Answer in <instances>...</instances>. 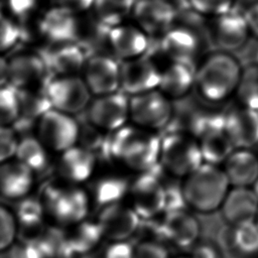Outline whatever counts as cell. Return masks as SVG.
<instances>
[{
    "label": "cell",
    "instance_id": "cell-1",
    "mask_svg": "<svg viewBox=\"0 0 258 258\" xmlns=\"http://www.w3.org/2000/svg\"><path fill=\"white\" fill-rule=\"evenodd\" d=\"M160 141L157 132L126 124L108 135L106 158L134 172H146L159 163Z\"/></svg>",
    "mask_w": 258,
    "mask_h": 258
},
{
    "label": "cell",
    "instance_id": "cell-2",
    "mask_svg": "<svg viewBox=\"0 0 258 258\" xmlns=\"http://www.w3.org/2000/svg\"><path fill=\"white\" fill-rule=\"evenodd\" d=\"M241 72L239 60L231 52L217 50L197 67L195 87L205 101L221 103L235 94Z\"/></svg>",
    "mask_w": 258,
    "mask_h": 258
},
{
    "label": "cell",
    "instance_id": "cell-3",
    "mask_svg": "<svg viewBox=\"0 0 258 258\" xmlns=\"http://www.w3.org/2000/svg\"><path fill=\"white\" fill-rule=\"evenodd\" d=\"M181 186L187 208L202 214L220 210L231 188L223 168L205 162L183 178Z\"/></svg>",
    "mask_w": 258,
    "mask_h": 258
},
{
    "label": "cell",
    "instance_id": "cell-4",
    "mask_svg": "<svg viewBox=\"0 0 258 258\" xmlns=\"http://www.w3.org/2000/svg\"><path fill=\"white\" fill-rule=\"evenodd\" d=\"M204 163L199 140L184 130H172L161 137L159 166L176 178H185Z\"/></svg>",
    "mask_w": 258,
    "mask_h": 258
},
{
    "label": "cell",
    "instance_id": "cell-5",
    "mask_svg": "<svg viewBox=\"0 0 258 258\" xmlns=\"http://www.w3.org/2000/svg\"><path fill=\"white\" fill-rule=\"evenodd\" d=\"M45 216L55 225L71 228L88 219L90 197L79 186L48 185L40 197Z\"/></svg>",
    "mask_w": 258,
    "mask_h": 258
},
{
    "label": "cell",
    "instance_id": "cell-6",
    "mask_svg": "<svg viewBox=\"0 0 258 258\" xmlns=\"http://www.w3.org/2000/svg\"><path fill=\"white\" fill-rule=\"evenodd\" d=\"M173 101L158 89L129 97L131 124L158 132L167 127L174 116Z\"/></svg>",
    "mask_w": 258,
    "mask_h": 258
},
{
    "label": "cell",
    "instance_id": "cell-7",
    "mask_svg": "<svg viewBox=\"0 0 258 258\" xmlns=\"http://www.w3.org/2000/svg\"><path fill=\"white\" fill-rule=\"evenodd\" d=\"M127 197L129 206L141 220L154 219L164 213L165 185L152 170L136 175L130 182Z\"/></svg>",
    "mask_w": 258,
    "mask_h": 258
},
{
    "label": "cell",
    "instance_id": "cell-8",
    "mask_svg": "<svg viewBox=\"0 0 258 258\" xmlns=\"http://www.w3.org/2000/svg\"><path fill=\"white\" fill-rule=\"evenodd\" d=\"M51 108L73 115L88 108L91 92L79 76H53L44 86Z\"/></svg>",
    "mask_w": 258,
    "mask_h": 258
},
{
    "label": "cell",
    "instance_id": "cell-9",
    "mask_svg": "<svg viewBox=\"0 0 258 258\" xmlns=\"http://www.w3.org/2000/svg\"><path fill=\"white\" fill-rule=\"evenodd\" d=\"M131 16L149 37H160L175 24L177 8L171 0H136Z\"/></svg>",
    "mask_w": 258,
    "mask_h": 258
},
{
    "label": "cell",
    "instance_id": "cell-10",
    "mask_svg": "<svg viewBox=\"0 0 258 258\" xmlns=\"http://www.w3.org/2000/svg\"><path fill=\"white\" fill-rule=\"evenodd\" d=\"M161 68L149 54L122 60L120 63V91L127 96L146 93L158 88Z\"/></svg>",
    "mask_w": 258,
    "mask_h": 258
},
{
    "label": "cell",
    "instance_id": "cell-11",
    "mask_svg": "<svg viewBox=\"0 0 258 258\" xmlns=\"http://www.w3.org/2000/svg\"><path fill=\"white\" fill-rule=\"evenodd\" d=\"M37 132L45 147L62 152L78 141L79 122L72 115L50 109L37 122Z\"/></svg>",
    "mask_w": 258,
    "mask_h": 258
},
{
    "label": "cell",
    "instance_id": "cell-12",
    "mask_svg": "<svg viewBox=\"0 0 258 258\" xmlns=\"http://www.w3.org/2000/svg\"><path fill=\"white\" fill-rule=\"evenodd\" d=\"M86 117L101 130L114 132L129 120V96L121 91L98 96L89 104Z\"/></svg>",
    "mask_w": 258,
    "mask_h": 258
},
{
    "label": "cell",
    "instance_id": "cell-13",
    "mask_svg": "<svg viewBox=\"0 0 258 258\" xmlns=\"http://www.w3.org/2000/svg\"><path fill=\"white\" fill-rule=\"evenodd\" d=\"M159 52L167 61L192 62L202 48V38L195 26L178 23L160 36Z\"/></svg>",
    "mask_w": 258,
    "mask_h": 258
},
{
    "label": "cell",
    "instance_id": "cell-14",
    "mask_svg": "<svg viewBox=\"0 0 258 258\" xmlns=\"http://www.w3.org/2000/svg\"><path fill=\"white\" fill-rule=\"evenodd\" d=\"M105 240L109 242L128 241L139 231L141 219L134 210L123 203L100 208L95 220Z\"/></svg>",
    "mask_w": 258,
    "mask_h": 258
},
{
    "label": "cell",
    "instance_id": "cell-15",
    "mask_svg": "<svg viewBox=\"0 0 258 258\" xmlns=\"http://www.w3.org/2000/svg\"><path fill=\"white\" fill-rule=\"evenodd\" d=\"M210 36L219 50L232 52L246 44L250 34L244 11L235 9L212 17Z\"/></svg>",
    "mask_w": 258,
    "mask_h": 258
},
{
    "label": "cell",
    "instance_id": "cell-16",
    "mask_svg": "<svg viewBox=\"0 0 258 258\" xmlns=\"http://www.w3.org/2000/svg\"><path fill=\"white\" fill-rule=\"evenodd\" d=\"M83 71L91 93L103 96L120 91V62L114 56L93 54L88 57Z\"/></svg>",
    "mask_w": 258,
    "mask_h": 258
},
{
    "label": "cell",
    "instance_id": "cell-17",
    "mask_svg": "<svg viewBox=\"0 0 258 258\" xmlns=\"http://www.w3.org/2000/svg\"><path fill=\"white\" fill-rule=\"evenodd\" d=\"M51 77L39 53H20L8 60V84L16 90L44 88Z\"/></svg>",
    "mask_w": 258,
    "mask_h": 258
},
{
    "label": "cell",
    "instance_id": "cell-18",
    "mask_svg": "<svg viewBox=\"0 0 258 258\" xmlns=\"http://www.w3.org/2000/svg\"><path fill=\"white\" fill-rule=\"evenodd\" d=\"M162 242H167L179 249H190L201 235V225L196 216L180 210L164 213L160 219Z\"/></svg>",
    "mask_w": 258,
    "mask_h": 258
},
{
    "label": "cell",
    "instance_id": "cell-19",
    "mask_svg": "<svg viewBox=\"0 0 258 258\" xmlns=\"http://www.w3.org/2000/svg\"><path fill=\"white\" fill-rule=\"evenodd\" d=\"M38 53L52 77L77 75L84 69L89 57L84 48L76 41L49 43Z\"/></svg>",
    "mask_w": 258,
    "mask_h": 258
},
{
    "label": "cell",
    "instance_id": "cell-20",
    "mask_svg": "<svg viewBox=\"0 0 258 258\" xmlns=\"http://www.w3.org/2000/svg\"><path fill=\"white\" fill-rule=\"evenodd\" d=\"M149 36L135 23H121L110 29L108 46L122 60L142 56L148 52Z\"/></svg>",
    "mask_w": 258,
    "mask_h": 258
},
{
    "label": "cell",
    "instance_id": "cell-21",
    "mask_svg": "<svg viewBox=\"0 0 258 258\" xmlns=\"http://www.w3.org/2000/svg\"><path fill=\"white\" fill-rule=\"evenodd\" d=\"M225 132L235 148H251L258 143V111L242 105L225 112Z\"/></svg>",
    "mask_w": 258,
    "mask_h": 258
},
{
    "label": "cell",
    "instance_id": "cell-22",
    "mask_svg": "<svg viewBox=\"0 0 258 258\" xmlns=\"http://www.w3.org/2000/svg\"><path fill=\"white\" fill-rule=\"evenodd\" d=\"M39 30L49 43L77 41L80 23L76 13L54 5L42 15L39 21Z\"/></svg>",
    "mask_w": 258,
    "mask_h": 258
},
{
    "label": "cell",
    "instance_id": "cell-23",
    "mask_svg": "<svg viewBox=\"0 0 258 258\" xmlns=\"http://www.w3.org/2000/svg\"><path fill=\"white\" fill-rule=\"evenodd\" d=\"M221 212L228 225H239L256 220L258 197L249 186H233L229 189Z\"/></svg>",
    "mask_w": 258,
    "mask_h": 258
},
{
    "label": "cell",
    "instance_id": "cell-24",
    "mask_svg": "<svg viewBox=\"0 0 258 258\" xmlns=\"http://www.w3.org/2000/svg\"><path fill=\"white\" fill-rule=\"evenodd\" d=\"M197 67L192 62L167 61L161 68L158 90L171 101H179L187 96L196 82Z\"/></svg>",
    "mask_w": 258,
    "mask_h": 258
},
{
    "label": "cell",
    "instance_id": "cell-25",
    "mask_svg": "<svg viewBox=\"0 0 258 258\" xmlns=\"http://www.w3.org/2000/svg\"><path fill=\"white\" fill-rule=\"evenodd\" d=\"M33 185V171L20 161L0 163V195L19 201L27 196Z\"/></svg>",
    "mask_w": 258,
    "mask_h": 258
},
{
    "label": "cell",
    "instance_id": "cell-26",
    "mask_svg": "<svg viewBox=\"0 0 258 258\" xmlns=\"http://www.w3.org/2000/svg\"><path fill=\"white\" fill-rule=\"evenodd\" d=\"M19 98V115L13 124V130L26 133L29 128L51 108L44 88L17 90Z\"/></svg>",
    "mask_w": 258,
    "mask_h": 258
},
{
    "label": "cell",
    "instance_id": "cell-27",
    "mask_svg": "<svg viewBox=\"0 0 258 258\" xmlns=\"http://www.w3.org/2000/svg\"><path fill=\"white\" fill-rule=\"evenodd\" d=\"M232 186H249L258 178V155L250 148H236L223 163Z\"/></svg>",
    "mask_w": 258,
    "mask_h": 258
},
{
    "label": "cell",
    "instance_id": "cell-28",
    "mask_svg": "<svg viewBox=\"0 0 258 258\" xmlns=\"http://www.w3.org/2000/svg\"><path fill=\"white\" fill-rule=\"evenodd\" d=\"M221 246L244 257L258 255V225L255 221L228 225L221 234Z\"/></svg>",
    "mask_w": 258,
    "mask_h": 258
},
{
    "label": "cell",
    "instance_id": "cell-29",
    "mask_svg": "<svg viewBox=\"0 0 258 258\" xmlns=\"http://www.w3.org/2000/svg\"><path fill=\"white\" fill-rule=\"evenodd\" d=\"M97 156L82 146H72L62 151L59 160L60 174L71 182L79 183L87 180L96 164Z\"/></svg>",
    "mask_w": 258,
    "mask_h": 258
},
{
    "label": "cell",
    "instance_id": "cell-30",
    "mask_svg": "<svg viewBox=\"0 0 258 258\" xmlns=\"http://www.w3.org/2000/svg\"><path fill=\"white\" fill-rule=\"evenodd\" d=\"M69 229H71L69 236L64 239L69 254L86 255L97 248L101 241L104 240L96 221L87 219Z\"/></svg>",
    "mask_w": 258,
    "mask_h": 258
},
{
    "label": "cell",
    "instance_id": "cell-31",
    "mask_svg": "<svg viewBox=\"0 0 258 258\" xmlns=\"http://www.w3.org/2000/svg\"><path fill=\"white\" fill-rule=\"evenodd\" d=\"M130 182L120 174H109L98 179L93 186V199L100 208L122 203L128 196Z\"/></svg>",
    "mask_w": 258,
    "mask_h": 258
},
{
    "label": "cell",
    "instance_id": "cell-32",
    "mask_svg": "<svg viewBox=\"0 0 258 258\" xmlns=\"http://www.w3.org/2000/svg\"><path fill=\"white\" fill-rule=\"evenodd\" d=\"M198 140L204 162L213 165L223 164L236 149L225 130L207 133Z\"/></svg>",
    "mask_w": 258,
    "mask_h": 258
},
{
    "label": "cell",
    "instance_id": "cell-33",
    "mask_svg": "<svg viewBox=\"0 0 258 258\" xmlns=\"http://www.w3.org/2000/svg\"><path fill=\"white\" fill-rule=\"evenodd\" d=\"M218 130H225V112L212 108H198L192 111L184 129L197 139Z\"/></svg>",
    "mask_w": 258,
    "mask_h": 258
},
{
    "label": "cell",
    "instance_id": "cell-34",
    "mask_svg": "<svg viewBox=\"0 0 258 258\" xmlns=\"http://www.w3.org/2000/svg\"><path fill=\"white\" fill-rule=\"evenodd\" d=\"M136 0H94L95 18L109 27L124 23L131 16Z\"/></svg>",
    "mask_w": 258,
    "mask_h": 258
},
{
    "label": "cell",
    "instance_id": "cell-35",
    "mask_svg": "<svg viewBox=\"0 0 258 258\" xmlns=\"http://www.w3.org/2000/svg\"><path fill=\"white\" fill-rule=\"evenodd\" d=\"M45 148L38 138L25 135L17 142L15 156L18 161L26 165L33 172L41 171L48 162Z\"/></svg>",
    "mask_w": 258,
    "mask_h": 258
},
{
    "label": "cell",
    "instance_id": "cell-36",
    "mask_svg": "<svg viewBox=\"0 0 258 258\" xmlns=\"http://www.w3.org/2000/svg\"><path fill=\"white\" fill-rule=\"evenodd\" d=\"M235 95L240 105L258 111V64L242 68Z\"/></svg>",
    "mask_w": 258,
    "mask_h": 258
},
{
    "label": "cell",
    "instance_id": "cell-37",
    "mask_svg": "<svg viewBox=\"0 0 258 258\" xmlns=\"http://www.w3.org/2000/svg\"><path fill=\"white\" fill-rule=\"evenodd\" d=\"M17 202V208L14 214L19 226V231L21 229L32 231L40 227L45 217L40 199L27 196Z\"/></svg>",
    "mask_w": 258,
    "mask_h": 258
},
{
    "label": "cell",
    "instance_id": "cell-38",
    "mask_svg": "<svg viewBox=\"0 0 258 258\" xmlns=\"http://www.w3.org/2000/svg\"><path fill=\"white\" fill-rule=\"evenodd\" d=\"M102 131L86 118L82 123L79 122L78 141H80V146L90 150L97 157L106 158L108 135H104Z\"/></svg>",
    "mask_w": 258,
    "mask_h": 258
},
{
    "label": "cell",
    "instance_id": "cell-39",
    "mask_svg": "<svg viewBox=\"0 0 258 258\" xmlns=\"http://www.w3.org/2000/svg\"><path fill=\"white\" fill-rule=\"evenodd\" d=\"M19 115L17 90L7 84L0 88V126L13 125Z\"/></svg>",
    "mask_w": 258,
    "mask_h": 258
},
{
    "label": "cell",
    "instance_id": "cell-40",
    "mask_svg": "<svg viewBox=\"0 0 258 258\" xmlns=\"http://www.w3.org/2000/svg\"><path fill=\"white\" fill-rule=\"evenodd\" d=\"M19 234V226L13 211L0 205V253L9 250Z\"/></svg>",
    "mask_w": 258,
    "mask_h": 258
},
{
    "label": "cell",
    "instance_id": "cell-41",
    "mask_svg": "<svg viewBox=\"0 0 258 258\" xmlns=\"http://www.w3.org/2000/svg\"><path fill=\"white\" fill-rule=\"evenodd\" d=\"M189 7L202 16L215 17L230 11L235 0H187Z\"/></svg>",
    "mask_w": 258,
    "mask_h": 258
},
{
    "label": "cell",
    "instance_id": "cell-42",
    "mask_svg": "<svg viewBox=\"0 0 258 258\" xmlns=\"http://www.w3.org/2000/svg\"><path fill=\"white\" fill-rule=\"evenodd\" d=\"M20 36L19 27L0 11V52L11 48Z\"/></svg>",
    "mask_w": 258,
    "mask_h": 258
},
{
    "label": "cell",
    "instance_id": "cell-43",
    "mask_svg": "<svg viewBox=\"0 0 258 258\" xmlns=\"http://www.w3.org/2000/svg\"><path fill=\"white\" fill-rule=\"evenodd\" d=\"M134 258H170L167 248L160 242L144 240L134 248Z\"/></svg>",
    "mask_w": 258,
    "mask_h": 258
},
{
    "label": "cell",
    "instance_id": "cell-44",
    "mask_svg": "<svg viewBox=\"0 0 258 258\" xmlns=\"http://www.w3.org/2000/svg\"><path fill=\"white\" fill-rule=\"evenodd\" d=\"M15 131L8 126H0V163L7 161L15 155L17 146Z\"/></svg>",
    "mask_w": 258,
    "mask_h": 258
},
{
    "label": "cell",
    "instance_id": "cell-45",
    "mask_svg": "<svg viewBox=\"0 0 258 258\" xmlns=\"http://www.w3.org/2000/svg\"><path fill=\"white\" fill-rule=\"evenodd\" d=\"M186 207L187 205L185 202L181 184L180 185L172 184V185L165 186L164 213L185 210Z\"/></svg>",
    "mask_w": 258,
    "mask_h": 258
},
{
    "label": "cell",
    "instance_id": "cell-46",
    "mask_svg": "<svg viewBox=\"0 0 258 258\" xmlns=\"http://www.w3.org/2000/svg\"><path fill=\"white\" fill-rule=\"evenodd\" d=\"M221 246L210 241H198L190 249L191 258H222Z\"/></svg>",
    "mask_w": 258,
    "mask_h": 258
},
{
    "label": "cell",
    "instance_id": "cell-47",
    "mask_svg": "<svg viewBox=\"0 0 258 258\" xmlns=\"http://www.w3.org/2000/svg\"><path fill=\"white\" fill-rule=\"evenodd\" d=\"M134 248L129 241L110 242L103 253V258H134Z\"/></svg>",
    "mask_w": 258,
    "mask_h": 258
},
{
    "label": "cell",
    "instance_id": "cell-48",
    "mask_svg": "<svg viewBox=\"0 0 258 258\" xmlns=\"http://www.w3.org/2000/svg\"><path fill=\"white\" fill-rule=\"evenodd\" d=\"M38 0H7L10 12L19 19L28 17L35 9Z\"/></svg>",
    "mask_w": 258,
    "mask_h": 258
},
{
    "label": "cell",
    "instance_id": "cell-49",
    "mask_svg": "<svg viewBox=\"0 0 258 258\" xmlns=\"http://www.w3.org/2000/svg\"><path fill=\"white\" fill-rule=\"evenodd\" d=\"M244 16L250 31V34L258 38V0L252 2L245 10Z\"/></svg>",
    "mask_w": 258,
    "mask_h": 258
},
{
    "label": "cell",
    "instance_id": "cell-50",
    "mask_svg": "<svg viewBox=\"0 0 258 258\" xmlns=\"http://www.w3.org/2000/svg\"><path fill=\"white\" fill-rule=\"evenodd\" d=\"M56 6L63 7L74 13L84 12L93 7L94 0H52Z\"/></svg>",
    "mask_w": 258,
    "mask_h": 258
},
{
    "label": "cell",
    "instance_id": "cell-51",
    "mask_svg": "<svg viewBox=\"0 0 258 258\" xmlns=\"http://www.w3.org/2000/svg\"><path fill=\"white\" fill-rule=\"evenodd\" d=\"M8 84V60L0 56V88Z\"/></svg>",
    "mask_w": 258,
    "mask_h": 258
},
{
    "label": "cell",
    "instance_id": "cell-52",
    "mask_svg": "<svg viewBox=\"0 0 258 258\" xmlns=\"http://www.w3.org/2000/svg\"><path fill=\"white\" fill-rule=\"evenodd\" d=\"M251 187H252V189L254 190V192L256 194V196L258 197V178L256 179V181L253 183V185H252Z\"/></svg>",
    "mask_w": 258,
    "mask_h": 258
},
{
    "label": "cell",
    "instance_id": "cell-53",
    "mask_svg": "<svg viewBox=\"0 0 258 258\" xmlns=\"http://www.w3.org/2000/svg\"><path fill=\"white\" fill-rule=\"evenodd\" d=\"M255 53H254V60L252 61V62H250V63H255V64H258V47L255 49V51H254Z\"/></svg>",
    "mask_w": 258,
    "mask_h": 258
},
{
    "label": "cell",
    "instance_id": "cell-54",
    "mask_svg": "<svg viewBox=\"0 0 258 258\" xmlns=\"http://www.w3.org/2000/svg\"><path fill=\"white\" fill-rule=\"evenodd\" d=\"M175 258H191V257L189 256V254H187V255H181V256H178V257H175Z\"/></svg>",
    "mask_w": 258,
    "mask_h": 258
},
{
    "label": "cell",
    "instance_id": "cell-55",
    "mask_svg": "<svg viewBox=\"0 0 258 258\" xmlns=\"http://www.w3.org/2000/svg\"><path fill=\"white\" fill-rule=\"evenodd\" d=\"M255 222H256V224L258 225V215H257V217H256V220H255Z\"/></svg>",
    "mask_w": 258,
    "mask_h": 258
},
{
    "label": "cell",
    "instance_id": "cell-56",
    "mask_svg": "<svg viewBox=\"0 0 258 258\" xmlns=\"http://www.w3.org/2000/svg\"><path fill=\"white\" fill-rule=\"evenodd\" d=\"M257 145H258V143H257Z\"/></svg>",
    "mask_w": 258,
    "mask_h": 258
}]
</instances>
